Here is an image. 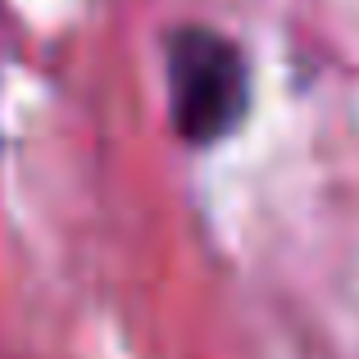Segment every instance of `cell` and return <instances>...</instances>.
I'll use <instances>...</instances> for the list:
<instances>
[{
    "label": "cell",
    "instance_id": "6da1fadb",
    "mask_svg": "<svg viewBox=\"0 0 359 359\" xmlns=\"http://www.w3.org/2000/svg\"><path fill=\"white\" fill-rule=\"evenodd\" d=\"M168 100H173L177 132L191 146L228 137L250 105V78H245L241 50L210 27L173 32V41H168Z\"/></svg>",
    "mask_w": 359,
    "mask_h": 359
}]
</instances>
